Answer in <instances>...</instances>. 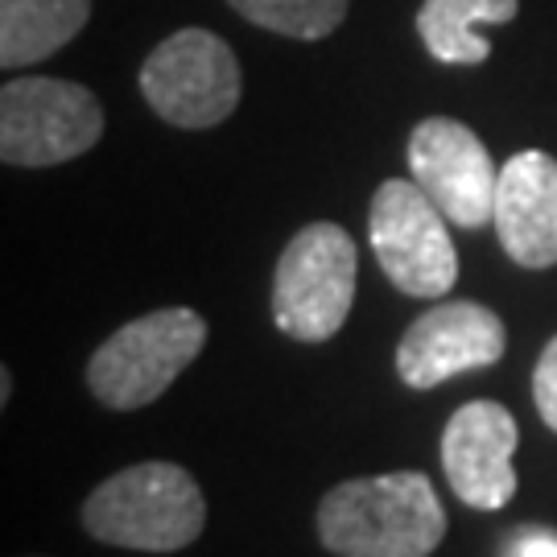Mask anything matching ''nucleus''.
<instances>
[{
  "label": "nucleus",
  "mask_w": 557,
  "mask_h": 557,
  "mask_svg": "<svg viewBox=\"0 0 557 557\" xmlns=\"http://www.w3.org/2000/svg\"><path fill=\"white\" fill-rule=\"evenodd\" d=\"M533 400H537L541 421L557 434V335L545 343V351L537 359V372H533Z\"/></svg>",
  "instance_id": "nucleus-15"
},
{
  "label": "nucleus",
  "mask_w": 557,
  "mask_h": 557,
  "mask_svg": "<svg viewBox=\"0 0 557 557\" xmlns=\"http://www.w3.org/2000/svg\"><path fill=\"white\" fill-rule=\"evenodd\" d=\"M103 137L100 100L66 79L21 75L0 91V158L4 165L41 170L83 158Z\"/></svg>",
  "instance_id": "nucleus-6"
},
{
  "label": "nucleus",
  "mask_w": 557,
  "mask_h": 557,
  "mask_svg": "<svg viewBox=\"0 0 557 557\" xmlns=\"http://www.w3.org/2000/svg\"><path fill=\"white\" fill-rule=\"evenodd\" d=\"M202 343L207 322L186 306L140 314L103 338L96 356L87 359V388L116 413L145 409L199 359Z\"/></svg>",
  "instance_id": "nucleus-3"
},
{
  "label": "nucleus",
  "mask_w": 557,
  "mask_h": 557,
  "mask_svg": "<svg viewBox=\"0 0 557 557\" xmlns=\"http://www.w3.org/2000/svg\"><path fill=\"white\" fill-rule=\"evenodd\" d=\"M512 557H557V533H524Z\"/></svg>",
  "instance_id": "nucleus-16"
},
{
  "label": "nucleus",
  "mask_w": 557,
  "mask_h": 557,
  "mask_svg": "<svg viewBox=\"0 0 557 557\" xmlns=\"http://www.w3.org/2000/svg\"><path fill=\"white\" fill-rule=\"evenodd\" d=\"M520 13V0H425L418 9V34L425 50L450 66H479L492 59L483 25H499Z\"/></svg>",
  "instance_id": "nucleus-13"
},
{
  "label": "nucleus",
  "mask_w": 557,
  "mask_h": 557,
  "mask_svg": "<svg viewBox=\"0 0 557 557\" xmlns=\"http://www.w3.org/2000/svg\"><path fill=\"white\" fill-rule=\"evenodd\" d=\"M520 446L517 418L499 400H467L442 430V467L446 483L467 508L499 512L517 496L512 455Z\"/></svg>",
  "instance_id": "nucleus-10"
},
{
  "label": "nucleus",
  "mask_w": 557,
  "mask_h": 557,
  "mask_svg": "<svg viewBox=\"0 0 557 557\" xmlns=\"http://www.w3.org/2000/svg\"><path fill=\"white\" fill-rule=\"evenodd\" d=\"M314 524L338 557H430L446 537V508L430 475L388 471L331 487Z\"/></svg>",
  "instance_id": "nucleus-1"
},
{
  "label": "nucleus",
  "mask_w": 557,
  "mask_h": 557,
  "mask_svg": "<svg viewBox=\"0 0 557 557\" xmlns=\"http://www.w3.org/2000/svg\"><path fill=\"white\" fill-rule=\"evenodd\" d=\"M442 207L418 182H380L368 211V239L384 277L409 298H446L458 281V252Z\"/></svg>",
  "instance_id": "nucleus-5"
},
{
  "label": "nucleus",
  "mask_w": 557,
  "mask_h": 557,
  "mask_svg": "<svg viewBox=\"0 0 557 557\" xmlns=\"http://www.w3.org/2000/svg\"><path fill=\"white\" fill-rule=\"evenodd\" d=\"M83 529L103 545L174 554L202 537L207 499L190 471L178 462H137L103 479L83 499Z\"/></svg>",
  "instance_id": "nucleus-2"
},
{
  "label": "nucleus",
  "mask_w": 557,
  "mask_h": 557,
  "mask_svg": "<svg viewBox=\"0 0 557 557\" xmlns=\"http://www.w3.org/2000/svg\"><path fill=\"white\" fill-rule=\"evenodd\" d=\"M356 239L338 223H306L273 273V322L298 343H326L356 301Z\"/></svg>",
  "instance_id": "nucleus-4"
},
{
  "label": "nucleus",
  "mask_w": 557,
  "mask_h": 557,
  "mask_svg": "<svg viewBox=\"0 0 557 557\" xmlns=\"http://www.w3.org/2000/svg\"><path fill=\"white\" fill-rule=\"evenodd\" d=\"M504 347H508V331L496 310L479 301H442L400 335L397 376L409 388L425 393L450 376L499 363Z\"/></svg>",
  "instance_id": "nucleus-9"
},
{
  "label": "nucleus",
  "mask_w": 557,
  "mask_h": 557,
  "mask_svg": "<svg viewBox=\"0 0 557 557\" xmlns=\"http://www.w3.org/2000/svg\"><path fill=\"white\" fill-rule=\"evenodd\" d=\"M9 397H13V372L0 368V405H9Z\"/></svg>",
  "instance_id": "nucleus-17"
},
{
  "label": "nucleus",
  "mask_w": 557,
  "mask_h": 557,
  "mask_svg": "<svg viewBox=\"0 0 557 557\" xmlns=\"http://www.w3.org/2000/svg\"><path fill=\"white\" fill-rule=\"evenodd\" d=\"M244 21L269 34L322 41L347 17V0H227Z\"/></svg>",
  "instance_id": "nucleus-14"
},
{
  "label": "nucleus",
  "mask_w": 557,
  "mask_h": 557,
  "mask_svg": "<svg viewBox=\"0 0 557 557\" xmlns=\"http://www.w3.org/2000/svg\"><path fill=\"white\" fill-rule=\"evenodd\" d=\"M91 17V0H0V66L50 59Z\"/></svg>",
  "instance_id": "nucleus-12"
},
{
  "label": "nucleus",
  "mask_w": 557,
  "mask_h": 557,
  "mask_svg": "<svg viewBox=\"0 0 557 557\" xmlns=\"http://www.w3.org/2000/svg\"><path fill=\"white\" fill-rule=\"evenodd\" d=\"M409 170L455 227L475 232L483 223H492L499 165L492 161L479 133H471L462 120H421L409 137Z\"/></svg>",
  "instance_id": "nucleus-8"
},
{
  "label": "nucleus",
  "mask_w": 557,
  "mask_h": 557,
  "mask_svg": "<svg viewBox=\"0 0 557 557\" xmlns=\"http://www.w3.org/2000/svg\"><path fill=\"white\" fill-rule=\"evenodd\" d=\"M496 236L520 269L557 264V158L524 149L499 165Z\"/></svg>",
  "instance_id": "nucleus-11"
},
{
  "label": "nucleus",
  "mask_w": 557,
  "mask_h": 557,
  "mask_svg": "<svg viewBox=\"0 0 557 557\" xmlns=\"http://www.w3.org/2000/svg\"><path fill=\"white\" fill-rule=\"evenodd\" d=\"M244 79L232 46L211 29H178L140 66V96L178 128H215L236 112Z\"/></svg>",
  "instance_id": "nucleus-7"
}]
</instances>
